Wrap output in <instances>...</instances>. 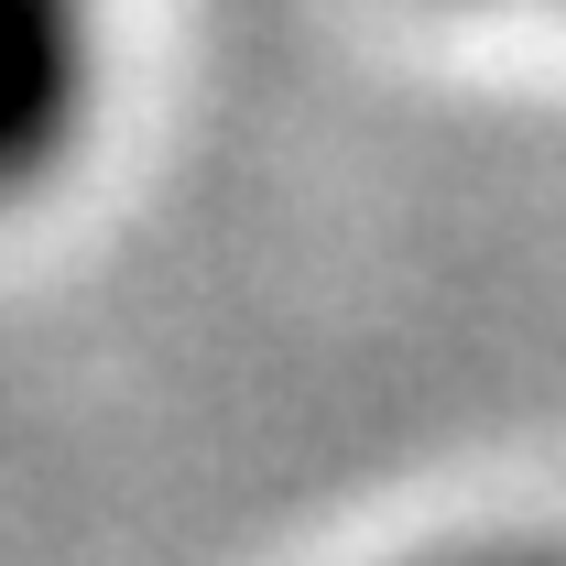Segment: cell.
Returning <instances> with one entry per match:
<instances>
[{
    "label": "cell",
    "mask_w": 566,
    "mask_h": 566,
    "mask_svg": "<svg viewBox=\"0 0 566 566\" xmlns=\"http://www.w3.org/2000/svg\"><path fill=\"white\" fill-rule=\"evenodd\" d=\"M415 566H566L556 534H469V545H436Z\"/></svg>",
    "instance_id": "7a4b0ae2"
},
{
    "label": "cell",
    "mask_w": 566,
    "mask_h": 566,
    "mask_svg": "<svg viewBox=\"0 0 566 566\" xmlns=\"http://www.w3.org/2000/svg\"><path fill=\"white\" fill-rule=\"evenodd\" d=\"M109 0H0V208L44 197L98 132Z\"/></svg>",
    "instance_id": "6da1fadb"
}]
</instances>
